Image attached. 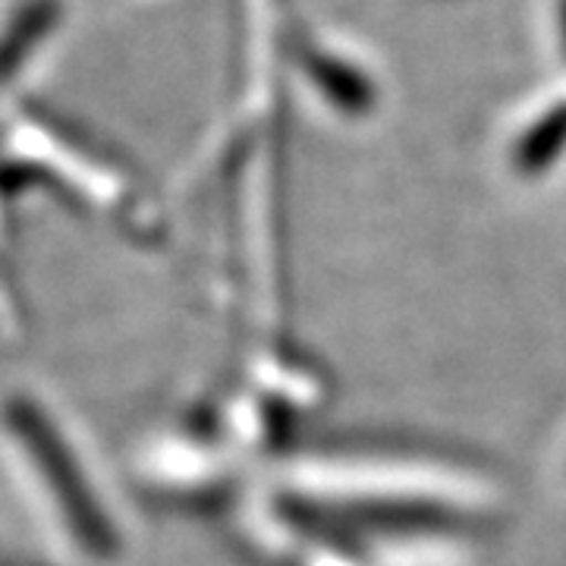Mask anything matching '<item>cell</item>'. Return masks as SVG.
Masks as SVG:
<instances>
[{
  "label": "cell",
  "mask_w": 566,
  "mask_h": 566,
  "mask_svg": "<svg viewBox=\"0 0 566 566\" xmlns=\"http://www.w3.org/2000/svg\"><path fill=\"white\" fill-rule=\"evenodd\" d=\"M566 148V104L551 111L516 148V167L523 174H538Z\"/></svg>",
  "instance_id": "cell-1"
},
{
  "label": "cell",
  "mask_w": 566,
  "mask_h": 566,
  "mask_svg": "<svg viewBox=\"0 0 566 566\" xmlns=\"http://www.w3.org/2000/svg\"><path fill=\"white\" fill-rule=\"evenodd\" d=\"M315 76L324 85V92H331L334 98L346 107H363L368 102V92H365V82L344 70L340 63L334 61H318L315 63Z\"/></svg>",
  "instance_id": "cell-2"
}]
</instances>
